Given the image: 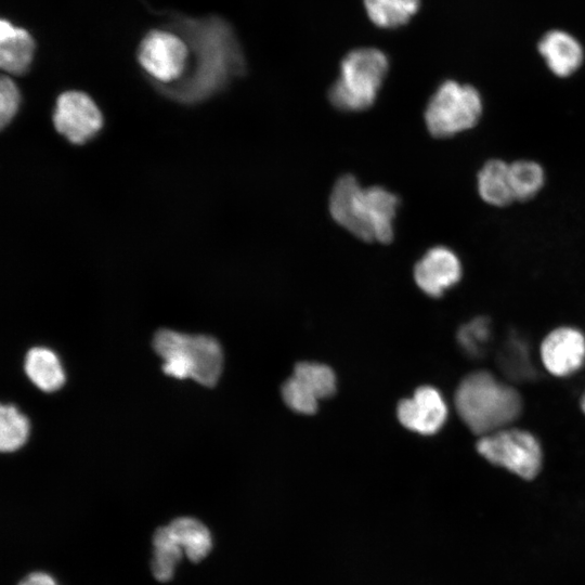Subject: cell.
<instances>
[{
	"label": "cell",
	"instance_id": "3",
	"mask_svg": "<svg viewBox=\"0 0 585 585\" xmlns=\"http://www.w3.org/2000/svg\"><path fill=\"white\" fill-rule=\"evenodd\" d=\"M455 407L461 420L476 434L504 429L521 412L520 394L487 372L465 377L455 392Z\"/></svg>",
	"mask_w": 585,
	"mask_h": 585
},
{
	"label": "cell",
	"instance_id": "14",
	"mask_svg": "<svg viewBox=\"0 0 585 585\" xmlns=\"http://www.w3.org/2000/svg\"><path fill=\"white\" fill-rule=\"evenodd\" d=\"M538 51L548 68L558 77H568L576 72L584 57L581 43L563 30L545 34L538 43Z\"/></svg>",
	"mask_w": 585,
	"mask_h": 585
},
{
	"label": "cell",
	"instance_id": "20",
	"mask_svg": "<svg viewBox=\"0 0 585 585\" xmlns=\"http://www.w3.org/2000/svg\"><path fill=\"white\" fill-rule=\"evenodd\" d=\"M544 170L535 161L517 160L509 165V181L515 199L526 200L543 187Z\"/></svg>",
	"mask_w": 585,
	"mask_h": 585
},
{
	"label": "cell",
	"instance_id": "9",
	"mask_svg": "<svg viewBox=\"0 0 585 585\" xmlns=\"http://www.w3.org/2000/svg\"><path fill=\"white\" fill-rule=\"evenodd\" d=\"M55 130L73 144L93 139L103 127V116L94 101L81 91L61 93L53 112Z\"/></svg>",
	"mask_w": 585,
	"mask_h": 585
},
{
	"label": "cell",
	"instance_id": "11",
	"mask_svg": "<svg viewBox=\"0 0 585 585\" xmlns=\"http://www.w3.org/2000/svg\"><path fill=\"white\" fill-rule=\"evenodd\" d=\"M541 359L546 369L559 377L577 370L585 361V337L572 327L550 332L541 344Z\"/></svg>",
	"mask_w": 585,
	"mask_h": 585
},
{
	"label": "cell",
	"instance_id": "15",
	"mask_svg": "<svg viewBox=\"0 0 585 585\" xmlns=\"http://www.w3.org/2000/svg\"><path fill=\"white\" fill-rule=\"evenodd\" d=\"M152 544V574L159 582H168L172 578L174 569L184 555L183 545L169 524L159 526L155 531Z\"/></svg>",
	"mask_w": 585,
	"mask_h": 585
},
{
	"label": "cell",
	"instance_id": "7",
	"mask_svg": "<svg viewBox=\"0 0 585 585\" xmlns=\"http://www.w3.org/2000/svg\"><path fill=\"white\" fill-rule=\"evenodd\" d=\"M482 107L481 95L472 86L444 81L427 104V129L435 138H450L474 127Z\"/></svg>",
	"mask_w": 585,
	"mask_h": 585
},
{
	"label": "cell",
	"instance_id": "25",
	"mask_svg": "<svg viewBox=\"0 0 585 585\" xmlns=\"http://www.w3.org/2000/svg\"><path fill=\"white\" fill-rule=\"evenodd\" d=\"M489 324L483 317L476 318L463 326L458 332V340L463 348L470 353H477L486 342Z\"/></svg>",
	"mask_w": 585,
	"mask_h": 585
},
{
	"label": "cell",
	"instance_id": "22",
	"mask_svg": "<svg viewBox=\"0 0 585 585\" xmlns=\"http://www.w3.org/2000/svg\"><path fill=\"white\" fill-rule=\"evenodd\" d=\"M294 376L302 381L320 399L333 395L336 391V376L324 364L301 362L295 366Z\"/></svg>",
	"mask_w": 585,
	"mask_h": 585
},
{
	"label": "cell",
	"instance_id": "5",
	"mask_svg": "<svg viewBox=\"0 0 585 585\" xmlns=\"http://www.w3.org/2000/svg\"><path fill=\"white\" fill-rule=\"evenodd\" d=\"M389 69L386 54L376 48L349 52L340 64L339 77L329 88L330 103L344 112L369 108Z\"/></svg>",
	"mask_w": 585,
	"mask_h": 585
},
{
	"label": "cell",
	"instance_id": "24",
	"mask_svg": "<svg viewBox=\"0 0 585 585\" xmlns=\"http://www.w3.org/2000/svg\"><path fill=\"white\" fill-rule=\"evenodd\" d=\"M21 92L11 77L2 75L0 81V126L4 129L16 116L21 105Z\"/></svg>",
	"mask_w": 585,
	"mask_h": 585
},
{
	"label": "cell",
	"instance_id": "18",
	"mask_svg": "<svg viewBox=\"0 0 585 585\" xmlns=\"http://www.w3.org/2000/svg\"><path fill=\"white\" fill-rule=\"evenodd\" d=\"M180 538L185 557L192 562L204 559L211 549L212 538L208 528L193 517H178L168 523Z\"/></svg>",
	"mask_w": 585,
	"mask_h": 585
},
{
	"label": "cell",
	"instance_id": "26",
	"mask_svg": "<svg viewBox=\"0 0 585 585\" xmlns=\"http://www.w3.org/2000/svg\"><path fill=\"white\" fill-rule=\"evenodd\" d=\"M18 585H57L54 578L44 572H31Z\"/></svg>",
	"mask_w": 585,
	"mask_h": 585
},
{
	"label": "cell",
	"instance_id": "19",
	"mask_svg": "<svg viewBox=\"0 0 585 585\" xmlns=\"http://www.w3.org/2000/svg\"><path fill=\"white\" fill-rule=\"evenodd\" d=\"M420 0H364L369 20L379 27L405 24L418 10Z\"/></svg>",
	"mask_w": 585,
	"mask_h": 585
},
{
	"label": "cell",
	"instance_id": "1",
	"mask_svg": "<svg viewBox=\"0 0 585 585\" xmlns=\"http://www.w3.org/2000/svg\"><path fill=\"white\" fill-rule=\"evenodd\" d=\"M166 25L179 31L191 51L185 77L172 86L156 88L168 99L181 104L203 102L235 77L245 73V56L232 25L221 16H188L178 12L162 13Z\"/></svg>",
	"mask_w": 585,
	"mask_h": 585
},
{
	"label": "cell",
	"instance_id": "4",
	"mask_svg": "<svg viewBox=\"0 0 585 585\" xmlns=\"http://www.w3.org/2000/svg\"><path fill=\"white\" fill-rule=\"evenodd\" d=\"M153 346L164 360L165 374L178 379L193 378L206 387L217 384L222 372L223 354L214 338L160 329L155 334Z\"/></svg>",
	"mask_w": 585,
	"mask_h": 585
},
{
	"label": "cell",
	"instance_id": "23",
	"mask_svg": "<svg viewBox=\"0 0 585 585\" xmlns=\"http://www.w3.org/2000/svg\"><path fill=\"white\" fill-rule=\"evenodd\" d=\"M282 396L285 404L297 413L310 415L317 410L318 399L294 375L283 385Z\"/></svg>",
	"mask_w": 585,
	"mask_h": 585
},
{
	"label": "cell",
	"instance_id": "17",
	"mask_svg": "<svg viewBox=\"0 0 585 585\" xmlns=\"http://www.w3.org/2000/svg\"><path fill=\"white\" fill-rule=\"evenodd\" d=\"M25 372L28 378L46 392L60 389L65 381V375L56 354L47 348L36 347L27 352Z\"/></svg>",
	"mask_w": 585,
	"mask_h": 585
},
{
	"label": "cell",
	"instance_id": "16",
	"mask_svg": "<svg viewBox=\"0 0 585 585\" xmlns=\"http://www.w3.org/2000/svg\"><path fill=\"white\" fill-rule=\"evenodd\" d=\"M478 192L485 203L496 207H504L515 200L509 181V165L500 159L486 161L478 173Z\"/></svg>",
	"mask_w": 585,
	"mask_h": 585
},
{
	"label": "cell",
	"instance_id": "13",
	"mask_svg": "<svg viewBox=\"0 0 585 585\" xmlns=\"http://www.w3.org/2000/svg\"><path fill=\"white\" fill-rule=\"evenodd\" d=\"M36 41L28 29L8 18L0 22V66L10 75L26 74L35 58Z\"/></svg>",
	"mask_w": 585,
	"mask_h": 585
},
{
	"label": "cell",
	"instance_id": "6",
	"mask_svg": "<svg viewBox=\"0 0 585 585\" xmlns=\"http://www.w3.org/2000/svg\"><path fill=\"white\" fill-rule=\"evenodd\" d=\"M136 58L148 81L159 88L176 84L185 77L191 51L186 39L165 24L145 32Z\"/></svg>",
	"mask_w": 585,
	"mask_h": 585
},
{
	"label": "cell",
	"instance_id": "2",
	"mask_svg": "<svg viewBox=\"0 0 585 585\" xmlns=\"http://www.w3.org/2000/svg\"><path fill=\"white\" fill-rule=\"evenodd\" d=\"M398 206L395 194L381 186L363 187L350 174L337 180L329 196L333 219L365 242L392 240Z\"/></svg>",
	"mask_w": 585,
	"mask_h": 585
},
{
	"label": "cell",
	"instance_id": "12",
	"mask_svg": "<svg viewBox=\"0 0 585 585\" xmlns=\"http://www.w3.org/2000/svg\"><path fill=\"white\" fill-rule=\"evenodd\" d=\"M460 276L461 264L458 257L444 246L430 248L414 268L417 286L430 297H440L455 285Z\"/></svg>",
	"mask_w": 585,
	"mask_h": 585
},
{
	"label": "cell",
	"instance_id": "8",
	"mask_svg": "<svg viewBox=\"0 0 585 585\" xmlns=\"http://www.w3.org/2000/svg\"><path fill=\"white\" fill-rule=\"evenodd\" d=\"M477 451L490 463L526 480L533 479L542 466L540 443L524 430L504 428L482 435Z\"/></svg>",
	"mask_w": 585,
	"mask_h": 585
},
{
	"label": "cell",
	"instance_id": "10",
	"mask_svg": "<svg viewBox=\"0 0 585 585\" xmlns=\"http://www.w3.org/2000/svg\"><path fill=\"white\" fill-rule=\"evenodd\" d=\"M447 417V406L440 392L430 386L419 387L413 398L398 405V418L407 429L430 435L439 431Z\"/></svg>",
	"mask_w": 585,
	"mask_h": 585
},
{
	"label": "cell",
	"instance_id": "27",
	"mask_svg": "<svg viewBox=\"0 0 585 585\" xmlns=\"http://www.w3.org/2000/svg\"><path fill=\"white\" fill-rule=\"evenodd\" d=\"M581 407H582L583 412L585 413V392L583 393V396L581 399Z\"/></svg>",
	"mask_w": 585,
	"mask_h": 585
},
{
	"label": "cell",
	"instance_id": "21",
	"mask_svg": "<svg viewBox=\"0 0 585 585\" xmlns=\"http://www.w3.org/2000/svg\"><path fill=\"white\" fill-rule=\"evenodd\" d=\"M29 425L27 418L13 405H1L0 408V448L13 452L27 440Z\"/></svg>",
	"mask_w": 585,
	"mask_h": 585
}]
</instances>
